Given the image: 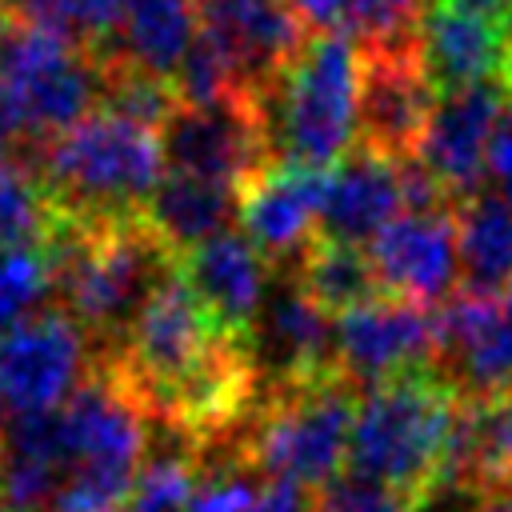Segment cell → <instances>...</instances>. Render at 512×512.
<instances>
[{
	"label": "cell",
	"mask_w": 512,
	"mask_h": 512,
	"mask_svg": "<svg viewBox=\"0 0 512 512\" xmlns=\"http://www.w3.org/2000/svg\"><path fill=\"white\" fill-rule=\"evenodd\" d=\"M200 32L196 0H128L120 36L104 60L172 80Z\"/></svg>",
	"instance_id": "obj_22"
},
{
	"label": "cell",
	"mask_w": 512,
	"mask_h": 512,
	"mask_svg": "<svg viewBox=\"0 0 512 512\" xmlns=\"http://www.w3.org/2000/svg\"><path fill=\"white\" fill-rule=\"evenodd\" d=\"M48 260L52 304L76 320L92 352H112L144 300L176 276V252L148 228L144 216L108 228L52 220Z\"/></svg>",
	"instance_id": "obj_2"
},
{
	"label": "cell",
	"mask_w": 512,
	"mask_h": 512,
	"mask_svg": "<svg viewBox=\"0 0 512 512\" xmlns=\"http://www.w3.org/2000/svg\"><path fill=\"white\" fill-rule=\"evenodd\" d=\"M160 148L164 172L216 180L236 192L276 164L268 108L252 96H228L220 104H180L160 132Z\"/></svg>",
	"instance_id": "obj_7"
},
{
	"label": "cell",
	"mask_w": 512,
	"mask_h": 512,
	"mask_svg": "<svg viewBox=\"0 0 512 512\" xmlns=\"http://www.w3.org/2000/svg\"><path fill=\"white\" fill-rule=\"evenodd\" d=\"M52 208L32 164L0 144V248H48Z\"/></svg>",
	"instance_id": "obj_24"
},
{
	"label": "cell",
	"mask_w": 512,
	"mask_h": 512,
	"mask_svg": "<svg viewBox=\"0 0 512 512\" xmlns=\"http://www.w3.org/2000/svg\"><path fill=\"white\" fill-rule=\"evenodd\" d=\"M460 400L464 396L436 368L360 392L344 472L384 484L424 512L440 496Z\"/></svg>",
	"instance_id": "obj_3"
},
{
	"label": "cell",
	"mask_w": 512,
	"mask_h": 512,
	"mask_svg": "<svg viewBox=\"0 0 512 512\" xmlns=\"http://www.w3.org/2000/svg\"><path fill=\"white\" fill-rule=\"evenodd\" d=\"M440 492H468L472 500L512 492V392L460 400Z\"/></svg>",
	"instance_id": "obj_19"
},
{
	"label": "cell",
	"mask_w": 512,
	"mask_h": 512,
	"mask_svg": "<svg viewBox=\"0 0 512 512\" xmlns=\"http://www.w3.org/2000/svg\"><path fill=\"white\" fill-rule=\"evenodd\" d=\"M200 36L228 64L240 96L268 108L284 68L308 40V28L288 0H196Z\"/></svg>",
	"instance_id": "obj_9"
},
{
	"label": "cell",
	"mask_w": 512,
	"mask_h": 512,
	"mask_svg": "<svg viewBox=\"0 0 512 512\" xmlns=\"http://www.w3.org/2000/svg\"><path fill=\"white\" fill-rule=\"evenodd\" d=\"M472 512H512V492H500V496H484V500H472Z\"/></svg>",
	"instance_id": "obj_31"
},
{
	"label": "cell",
	"mask_w": 512,
	"mask_h": 512,
	"mask_svg": "<svg viewBox=\"0 0 512 512\" xmlns=\"http://www.w3.org/2000/svg\"><path fill=\"white\" fill-rule=\"evenodd\" d=\"M88 364V336L48 300L0 340V396L12 416H48L80 388Z\"/></svg>",
	"instance_id": "obj_8"
},
{
	"label": "cell",
	"mask_w": 512,
	"mask_h": 512,
	"mask_svg": "<svg viewBox=\"0 0 512 512\" xmlns=\"http://www.w3.org/2000/svg\"><path fill=\"white\" fill-rule=\"evenodd\" d=\"M436 368L432 308L376 296L336 316V372L356 392Z\"/></svg>",
	"instance_id": "obj_10"
},
{
	"label": "cell",
	"mask_w": 512,
	"mask_h": 512,
	"mask_svg": "<svg viewBox=\"0 0 512 512\" xmlns=\"http://www.w3.org/2000/svg\"><path fill=\"white\" fill-rule=\"evenodd\" d=\"M416 56L436 96L492 80L512 84V52L504 24L484 20L452 0H424L416 24Z\"/></svg>",
	"instance_id": "obj_16"
},
{
	"label": "cell",
	"mask_w": 512,
	"mask_h": 512,
	"mask_svg": "<svg viewBox=\"0 0 512 512\" xmlns=\"http://www.w3.org/2000/svg\"><path fill=\"white\" fill-rule=\"evenodd\" d=\"M364 52L340 32H308L268 96L276 160L332 172L360 136Z\"/></svg>",
	"instance_id": "obj_5"
},
{
	"label": "cell",
	"mask_w": 512,
	"mask_h": 512,
	"mask_svg": "<svg viewBox=\"0 0 512 512\" xmlns=\"http://www.w3.org/2000/svg\"><path fill=\"white\" fill-rule=\"evenodd\" d=\"M460 292L504 300L512 280V204L500 192H476L456 208Z\"/></svg>",
	"instance_id": "obj_21"
},
{
	"label": "cell",
	"mask_w": 512,
	"mask_h": 512,
	"mask_svg": "<svg viewBox=\"0 0 512 512\" xmlns=\"http://www.w3.org/2000/svg\"><path fill=\"white\" fill-rule=\"evenodd\" d=\"M124 12H128V0H72V16H76L84 52L104 60L120 36Z\"/></svg>",
	"instance_id": "obj_27"
},
{
	"label": "cell",
	"mask_w": 512,
	"mask_h": 512,
	"mask_svg": "<svg viewBox=\"0 0 512 512\" xmlns=\"http://www.w3.org/2000/svg\"><path fill=\"white\" fill-rule=\"evenodd\" d=\"M96 108H104V60L8 20L0 32V144L28 156Z\"/></svg>",
	"instance_id": "obj_6"
},
{
	"label": "cell",
	"mask_w": 512,
	"mask_h": 512,
	"mask_svg": "<svg viewBox=\"0 0 512 512\" xmlns=\"http://www.w3.org/2000/svg\"><path fill=\"white\" fill-rule=\"evenodd\" d=\"M380 292L420 308H440L460 292L456 212H404L368 244Z\"/></svg>",
	"instance_id": "obj_12"
},
{
	"label": "cell",
	"mask_w": 512,
	"mask_h": 512,
	"mask_svg": "<svg viewBox=\"0 0 512 512\" xmlns=\"http://www.w3.org/2000/svg\"><path fill=\"white\" fill-rule=\"evenodd\" d=\"M356 388L340 376L292 388H268L240 440L212 464H236L264 484L324 488L348 468Z\"/></svg>",
	"instance_id": "obj_4"
},
{
	"label": "cell",
	"mask_w": 512,
	"mask_h": 512,
	"mask_svg": "<svg viewBox=\"0 0 512 512\" xmlns=\"http://www.w3.org/2000/svg\"><path fill=\"white\" fill-rule=\"evenodd\" d=\"M488 180L512 204V96L492 128V140H488Z\"/></svg>",
	"instance_id": "obj_28"
},
{
	"label": "cell",
	"mask_w": 512,
	"mask_h": 512,
	"mask_svg": "<svg viewBox=\"0 0 512 512\" xmlns=\"http://www.w3.org/2000/svg\"><path fill=\"white\" fill-rule=\"evenodd\" d=\"M308 32H344L352 0H288Z\"/></svg>",
	"instance_id": "obj_29"
},
{
	"label": "cell",
	"mask_w": 512,
	"mask_h": 512,
	"mask_svg": "<svg viewBox=\"0 0 512 512\" xmlns=\"http://www.w3.org/2000/svg\"><path fill=\"white\" fill-rule=\"evenodd\" d=\"M8 420H12V412H8V404H4V396H0V436H4V428H8Z\"/></svg>",
	"instance_id": "obj_32"
},
{
	"label": "cell",
	"mask_w": 512,
	"mask_h": 512,
	"mask_svg": "<svg viewBox=\"0 0 512 512\" xmlns=\"http://www.w3.org/2000/svg\"><path fill=\"white\" fill-rule=\"evenodd\" d=\"M364 52V48H360ZM436 88L424 76L416 56V40L404 48H376L364 52V88H360V136L372 152L388 160L416 156L424 128L436 108Z\"/></svg>",
	"instance_id": "obj_14"
},
{
	"label": "cell",
	"mask_w": 512,
	"mask_h": 512,
	"mask_svg": "<svg viewBox=\"0 0 512 512\" xmlns=\"http://www.w3.org/2000/svg\"><path fill=\"white\" fill-rule=\"evenodd\" d=\"M436 316V372L460 396L512 392V312L504 300L456 292Z\"/></svg>",
	"instance_id": "obj_15"
},
{
	"label": "cell",
	"mask_w": 512,
	"mask_h": 512,
	"mask_svg": "<svg viewBox=\"0 0 512 512\" xmlns=\"http://www.w3.org/2000/svg\"><path fill=\"white\" fill-rule=\"evenodd\" d=\"M504 32H508V52H512V16H508V24H504Z\"/></svg>",
	"instance_id": "obj_34"
},
{
	"label": "cell",
	"mask_w": 512,
	"mask_h": 512,
	"mask_svg": "<svg viewBox=\"0 0 512 512\" xmlns=\"http://www.w3.org/2000/svg\"><path fill=\"white\" fill-rule=\"evenodd\" d=\"M52 300L48 248H0V340Z\"/></svg>",
	"instance_id": "obj_25"
},
{
	"label": "cell",
	"mask_w": 512,
	"mask_h": 512,
	"mask_svg": "<svg viewBox=\"0 0 512 512\" xmlns=\"http://www.w3.org/2000/svg\"><path fill=\"white\" fill-rule=\"evenodd\" d=\"M452 4H460L484 20H496V24H508V16H512V0H452Z\"/></svg>",
	"instance_id": "obj_30"
},
{
	"label": "cell",
	"mask_w": 512,
	"mask_h": 512,
	"mask_svg": "<svg viewBox=\"0 0 512 512\" xmlns=\"http://www.w3.org/2000/svg\"><path fill=\"white\" fill-rule=\"evenodd\" d=\"M328 180L332 172L324 168L276 160L272 168L240 184L236 224L248 236V244L268 260L272 272H288L316 236Z\"/></svg>",
	"instance_id": "obj_11"
},
{
	"label": "cell",
	"mask_w": 512,
	"mask_h": 512,
	"mask_svg": "<svg viewBox=\"0 0 512 512\" xmlns=\"http://www.w3.org/2000/svg\"><path fill=\"white\" fill-rule=\"evenodd\" d=\"M176 272L228 336L252 340V328L272 288V268L240 228H228L208 244L184 252L176 260Z\"/></svg>",
	"instance_id": "obj_17"
},
{
	"label": "cell",
	"mask_w": 512,
	"mask_h": 512,
	"mask_svg": "<svg viewBox=\"0 0 512 512\" xmlns=\"http://www.w3.org/2000/svg\"><path fill=\"white\" fill-rule=\"evenodd\" d=\"M400 216H404L400 160H388L368 144H352V152L332 168L316 232L352 248H368Z\"/></svg>",
	"instance_id": "obj_18"
},
{
	"label": "cell",
	"mask_w": 512,
	"mask_h": 512,
	"mask_svg": "<svg viewBox=\"0 0 512 512\" xmlns=\"http://www.w3.org/2000/svg\"><path fill=\"white\" fill-rule=\"evenodd\" d=\"M24 160L40 180L52 220L76 228L140 220L164 176L160 132H148L108 108H96Z\"/></svg>",
	"instance_id": "obj_1"
},
{
	"label": "cell",
	"mask_w": 512,
	"mask_h": 512,
	"mask_svg": "<svg viewBox=\"0 0 512 512\" xmlns=\"http://www.w3.org/2000/svg\"><path fill=\"white\" fill-rule=\"evenodd\" d=\"M504 308L512 312V280H508V292H504Z\"/></svg>",
	"instance_id": "obj_33"
},
{
	"label": "cell",
	"mask_w": 512,
	"mask_h": 512,
	"mask_svg": "<svg viewBox=\"0 0 512 512\" xmlns=\"http://www.w3.org/2000/svg\"><path fill=\"white\" fill-rule=\"evenodd\" d=\"M312 512H416V508L384 484H372L356 472H340L336 480L312 492Z\"/></svg>",
	"instance_id": "obj_26"
},
{
	"label": "cell",
	"mask_w": 512,
	"mask_h": 512,
	"mask_svg": "<svg viewBox=\"0 0 512 512\" xmlns=\"http://www.w3.org/2000/svg\"><path fill=\"white\" fill-rule=\"evenodd\" d=\"M284 276H292L296 288L332 320L384 296L368 248H352V244L328 240L320 232L308 240V248L300 252V260Z\"/></svg>",
	"instance_id": "obj_23"
},
{
	"label": "cell",
	"mask_w": 512,
	"mask_h": 512,
	"mask_svg": "<svg viewBox=\"0 0 512 512\" xmlns=\"http://www.w3.org/2000/svg\"><path fill=\"white\" fill-rule=\"evenodd\" d=\"M512 96V84H476L436 100L416 160L440 180L448 200L460 208L476 192H484L488 176V140Z\"/></svg>",
	"instance_id": "obj_13"
},
{
	"label": "cell",
	"mask_w": 512,
	"mask_h": 512,
	"mask_svg": "<svg viewBox=\"0 0 512 512\" xmlns=\"http://www.w3.org/2000/svg\"><path fill=\"white\" fill-rule=\"evenodd\" d=\"M236 204H240V192L228 184L184 176V172H164L144 204V220L180 260L184 252L228 232L236 224Z\"/></svg>",
	"instance_id": "obj_20"
}]
</instances>
